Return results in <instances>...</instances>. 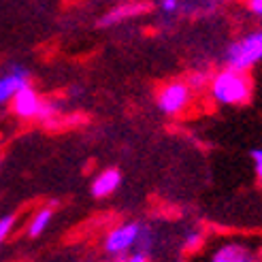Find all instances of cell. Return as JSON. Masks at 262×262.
<instances>
[{
  "instance_id": "cell-14",
  "label": "cell",
  "mask_w": 262,
  "mask_h": 262,
  "mask_svg": "<svg viewBox=\"0 0 262 262\" xmlns=\"http://www.w3.org/2000/svg\"><path fill=\"white\" fill-rule=\"evenodd\" d=\"M13 226H15V215L13 213H7V215L0 217V247H3V243L9 239Z\"/></svg>"
},
{
  "instance_id": "cell-9",
  "label": "cell",
  "mask_w": 262,
  "mask_h": 262,
  "mask_svg": "<svg viewBox=\"0 0 262 262\" xmlns=\"http://www.w3.org/2000/svg\"><path fill=\"white\" fill-rule=\"evenodd\" d=\"M145 9H147L145 5H120V7H115L113 11H109L107 15L100 19V26L109 28V26H115V24H120V21L133 19V17H137L139 13H143Z\"/></svg>"
},
{
  "instance_id": "cell-7",
  "label": "cell",
  "mask_w": 262,
  "mask_h": 262,
  "mask_svg": "<svg viewBox=\"0 0 262 262\" xmlns=\"http://www.w3.org/2000/svg\"><path fill=\"white\" fill-rule=\"evenodd\" d=\"M207 262H256V256L243 241H224L211 252Z\"/></svg>"
},
{
  "instance_id": "cell-15",
  "label": "cell",
  "mask_w": 262,
  "mask_h": 262,
  "mask_svg": "<svg viewBox=\"0 0 262 262\" xmlns=\"http://www.w3.org/2000/svg\"><path fill=\"white\" fill-rule=\"evenodd\" d=\"M250 160H252V166H254L256 179L262 183V147H252L250 149Z\"/></svg>"
},
{
  "instance_id": "cell-19",
  "label": "cell",
  "mask_w": 262,
  "mask_h": 262,
  "mask_svg": "<svg viewBox=\"0 0 262 262\" xmlns=\"http://www.w3.org/2000/svg\"><path fill=\"white\" fill-rule=\"evenodd\" d=\"M0 162H3V160H0Z\"/></svg>"
},
{
  "instance_id": "cell-8",
  "label": "cell",
  "mask_w": 262,
  "mask_h": 262,
  "mask_svg": "<svg viewBox=\"0 0 262 262\" xmlns=\"http://www.w3.org/2000/svg\"><path fill=\"white\" fill-rule=\"evenodd\" d=\"M120 186H122V173L117 171V168H107V171L98 173L92 179L90 192L94 199H107V196H111Z\"/></svg>"
},
{
  "instance_id": "cell-17",
  "label": "cell",
  "mask_w": 262,
  "mask_h": 262,
  "mask_svg": "<svg viewBox=\"0 0 262 262\" xmlns=\"http://www.w3.org/2000/svg\"><path fill=\"white\" fill-rule=\"evenodd\" d=\"M247 11L254 17H262V0H247Z\"/></svg>"
},
{
  "instance_id": "cell-11",
  "label": "cell",
  "mask_w": 262,
  "mask_h": 262,
  "mask_svg": "<svg viewBox=\"0 0 262 262\" xmlns=\"http://www.w3.org/2000/svg\"><path fill=\"white\" fill-rule=\"evenodd\" d=\"M154 243H156V232H154V228H151V226H147V224H141L139 239H137L135 250H137L139 254H145V256H147V254L151 252Z\"/></svg>"
},
{
  "instance_id": "cell-12",
  "label": "cell",
  "mask_w": 262,
  "mask_h": 262,
  "mask_svg": "<svg viewBox=\"0 0 262 262\" xmlns=\"http://www.w3.org/2000/svg\"><path fill=\"white\" fill-rule=\"evenodd\" d=\"M209 79H211V75L199 69V71H192V73L186 77V83L192 88V92H203V90H207Z\"/></svg>"
},
{
  "instance_id": "cell-4",
  "label": "cell",
  "mask_w": 262,
  "mask_h": 262,
  "mask_svg": "<svg viewBox=\"0 0 262 262\" xmlns=\"http://www.w3.org/2000/svg\"><path fill=\"white\" fill-rule=\"evenodd\" d=\"M194 98L192 88L186 83V79H173L166 81L158 92H156V107L166 117H175L186 111Z\"/></svg>"
},
{
  "instance_id": "cell-2",
  "label": "cell",
  "mask_w": 262,
  "mask_h": 262,
  "mask_svg": "<svg viewBox=\"0 0 262 262\" xmlns=\"http://www.w3.org/2000/svg\"><path fill=\"white\" fill-rule=\"evenodd\" d=\"M262 62V26L243 32L222 51V67L250 73Z\"/></svg>"
},
{
  "instance_id": "cell-10",
  "label": "cell",
  "mask_w": 262,
  "mask_h": 262,
  "mask_svg": "<svg viewBox=\"0 0 262 262\" xmlns=\"http://www.w3.org/2000/svg\"><path fill=\"white\" fill-rule=\"evenodd\" d=\"M51 220H54V207L49 205V207L38 209V211L32 215L30 224H28V237H30V239L41 237V234L47 230V226L51 224Z\"/></svg>"
},
{
  "instance_id": "cell-16",
  "label": "cell",
  "mask_w": 262,
  "mask_h": 262,
  "mask_svg": "<svg viewBox=\"0 0 262 262\" xmlns=\"http://www.w3.org/2000/svg\"><path fill=\"white\" fill-rule=\"evenodd\" d=\"M158 9L164 15H177L181 13V0H158Z\"/></svg>"
},
{
  "instance_id": "cell-1",
  "label": "cell",
  "mask_w": 262,
  "mask_h": 262,
  "mask_svg": "<svg viewBox=\"0 0 262 262\" xmlns=\"http://www.w3.org/2000/svg\"><path fill=\"white\" fill-rule=\"evenodd\" d=\"M207 92L217 107H245L254 94V79L245 71L222 67L211 75Z\"/></svg>"
},
{
  "instance_id": "cell-3",
  "label": "cell",
  "mask_w": 262,
  "mask_h": 262,
  "mask_svg": "<svg viewBox=\"0 0 262 262\" xmlns=\"http://www.w3.org/2000/svg\"><path fill=\"white\" fill-rule=\"evenodd\" d=\"M11 104V111L13 115H17L19 120H38V122H49V120H56L62 111V104L58 100H49L43 98L32 85H26L21 88Z\"/></svg>"
},
{
  "instance_id": "cell-18",
  "label": "cell",
  "mask_w": 262,
  "mask_h": 262,
  "mask_svg": "<svg viewBox=\"0 0 262 262\" xmlns=\"http://www.w3.org/2000/svg\"><path fill=\"white\" fill-rule=\"evenodd\" d=\"M122 262H147V256L135 252V254H130V256H128L126 260H122Z\"/></svg>"
},
{
  "instance_id": "cell-13",
  "label": "cell",
  "mask_w": 262,
  "mask_h": 262,
  "mask_svg": "<svg viewBox=\"0 0 262 262\" xmlns=\"http://www.w3.org/2000/svg\"><path fill=\"white\" fill-rule=\"evenodd\" d=\"M203 241H205V234H203V230H199V228H190L186 234H183V250H188V252H194V250H199V247L203 245Z\"/></svg>"
},
{
  "instance_id": "cell-6",
  "label": "cell",
  "mask_w": 262,
  "mask_h": 262,
  "mask_svg": "<svg viewBox=\"0 0 262 262\" xmlns=\"http://www.w3.org/2000/svg\"><path fill=\"white\" fill-rule=\"evenodd\" d=\"M26 85H30V71L21 64H11L0 75V104H9L13 96Z\"/></svg>"
},
{
  "instance_id": "cell-5",
  "label": "cell",
  "mask_w": 262,
  "mask_h": 262,
  "mask_svg": "<svg viewBox=\"0 0 262 262\" xmlns=\"http://www.w3.org/2000/svg\"><path fill=\"white\" fill-rule=\"evenodd\" d=\"M139 230H141V222H124V224L111 228L102 241L104 252L113 258L126 256L130 250H135L137 239H139Z\"/></svg>"
}]
</instances>
